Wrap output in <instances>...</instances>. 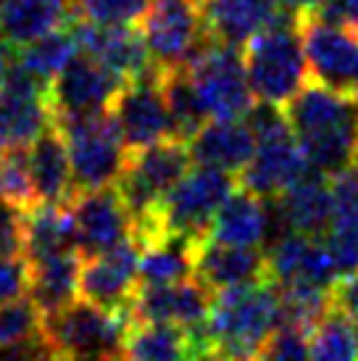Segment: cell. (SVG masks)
<instances>
[{"label":"cell","instance_id":"obj_2","mask_svg":"<svg viewBox=\"0 0 358 361\" xmlns=\"http://www.w3.org/2000/svg\"><path fill=\"white\" fill-rule=\"evenodd\" d=\"M282 324L279 285L274 280L214 293L206 332L211 351L224 361H259L271 332Z\"/></svg>","mask_w":358,"mask_h":361},{"label":"cell","instance_id":"obj_3","mask_svg":"<svg viewBox=\"0 0 358 361\" xmlns=\"http://www.w3.org/2000/svg\"><path fill=\"white\" fill-rule=\"evenodd\" d=\"M242 59L256 98L288 106L311 80L298 13L277 6L274 19L242 48Z\"/></svg>","mask_w":358,"mask_h":361},{"label":"cell","instance_id":"obj_11","mask_svg":"<svg viewBox=\"0 0 358 361\" xmlns=\"http://www.w3.org/2000/svg\"><path fill=\"white\" fill-rule=\"evenodd\" d=\"M111 114L119 124L121 140L130 156L171 137V119L159 66L127 82L111 106Z\"/></svg>","mask_w":358,"mask_h":361},{"label":"cell","instance_id":"obj_5","mask_svg":"<svg viewBox=\"0 0 358 361\" xmlns=\"http://www.w3.org/2000/svg\"><path fill=\"white\" fill-rule=\"evenodd\" d=\"M132 327L130 309H103L77 298L42 317V335L53 353L74 359L124 361V341Z\"/></svg>","mask_w":358,"mask_h":361},{"label":"cell","instance_id":"obj_45","mask_svg":"<svg viewBox=\"0 0 358 361\" xmlns=\"http://www.w3.org/2000/svg\"><path fill=\"white\" fill-rule=\"evenodd\" d=\"M279 8L292 11V13H309L321 3V0H274Z\"/></svg>","mask_w":358,"mask_h":361},{"label":"cell","instance_id":"obj_9","mask_svg":"<svg viewBox=\"0 0 358 361\" xmlns=\"http://www.w3.org/2000/svg\"><path fill=\"white\" fill-rule=\"evenodd\" d=\"M140 24L150 59L161 71L185 66L209 37L200 0H150Z\"/></svg>","mask_w":358,"mask_h":361},{"label":"cell","instance_id":"obj_4","mask_svg":"<svg viewBox=\"0 0 358 361\" xmlns=\"http://www.w3.org/2000/svg\"><path fill=\"white\" fill-rule=\"evenodd\" d=\"M237 185V174L214 169L206 164H198L195 169H190L171 188V192L156 211L148 245L163 240V238H182L192 245L206 240L211 235V224L216 219V211L235 192Z\"/></svg>","mask_w":358,"mask_h":361},{"label":"cell","instance_id":"obj_15","mask_svg":"<svg viewBox=\"0 0 358 361\" xmlns=\"http://www.w3.org/2000/svg\"><path fill=\"white\" fill-rule=\"evenodd\" d=\"M211 303H214V293L192 274L166 285L140 282L127 309L132 314V322H163V324H179L192 330L209 319Z\"/></svg>","mask_w":358,"mask_h":361},{"label":"cell","instance_id":"obj_34","mask_svg":"<svg viewBox=\"0 0 358 361\" xmlns=\"http://www.w3.org/2000/svg\"><path fill=\"white\" fill-rule=\"evenodd\" d=\"M311 361H358V338L353 322L340 309H332L309 332Z\"/></svg>","mask_w":358,"mask_h":361},{"label":"cell","instance_id":"obj_33","mask_svg":"<svg viewBox=\"0 0 358 361\" xmlns=\"http://www.w3.org/2000/svg\"><path fill=\"white\" fill-rule=\"evenodd\" d=\"M192 243L182 238H163L140 251V282L166 285L192 277Z\"/></svg>","mask_w":358,"mask_h":361},{"label":"cell","instance_id":"obj_1","mask_svg":"<svg viewBox=\"0 0 358 361\" xmlns=\"http://www.w3.org/2000/svg\"><path fill=\"white\" fill-rule=\"evenodd\" d=\"M311 166L335 177L358 151V98L309 82L285 106Z\"/></svg>","mask_w":358,"mask_h":361},{"label":"cell","instance_id":"obj_7","mask_svg":"<svg viewBox=\"0 0 358 361\" xmlns=\"http://www.w3.org/2000/svg\"><path fill=\"white\" fill-rule=\"evenodd\" d=\"M69 145L74 195L116 185L124 174L130 153L124 148L119 124L111 111L90 114L80 119L53 121Z\"/></svg>","mask_w":358,"mask_h":361},{"label":"cell","instance_id":"obj_24","mask_svg":"<svg viewBox=\"0 0 358 361\" xmlns=\"http://www.w3.org/2000/svg\"><path fill=\"white\" fill-rule=\"evenodd\" d=\"M30 171L37 203H71L74 177H71L69 145L63 132L50 124L30 148Z\"/></svg>","mask_w":358,"mask_h":361},{"label":"cell","instance_id":"obj_40","mask_svg":"<svg viewBox=\"0 0 358 361\" xmlns=\"http://www.w3.org/2000/svg\"><path fill=\"white\" fill-rule=\"evenodd\" d=\"M30 290V264L27 259H0V306Z\"/></svg>","mask_w":358,"mask_h":361},{"label":"cell","instance_id":"obj_10","mask_svg":"<svg viewBox=\"0 0 358 361\" xmlns=\"http://www.w3.org/2000/svg\"><path fill=\"white\" fill-rule=\"evenodd\" d=\"M124 85L127 80L103 61L92 59L85 51L77 53L48 90L53 121L80 119L90 114L111 111Z\"/></svg>","mask_w":358,"mask_h":361},{"label":"cell","instance_id":"obj_20","mask_svg":"<svg viewBox=\"0 0 358 361\" xmlns=\"http://www.w3.org/2000/svg\"><path fill=\"white\" fill-rule=\"evenodd\" d=\"M271 201L290 232L324 238L332 221V177L309 164L298 180Z\"/></svg>","mask_w":358,"mask_h":361},{"label":"cell","instance_id":"obj_22","mask_svg":"<svg viewBox=\"0 0 358 361\" xmlns=\"http://www.w3.org/2000/svg\"><path fill=\"white\" fill-rule=\"evenodd\" d=\"M187 145L198 164L229 174H242L259 142L245 119H214L206 121Z\"/></svg>","mask_w":358,"mask_h":361},{"label":"cell","instance_id":"obj_46","mask_svg":"<svg viewBox=\"0 0 358 361\" xmlns=\"http://www.w3.org/2000/svg\"><path fill=\"white\" fill-rule=\"evenodd\" d=\"M192 361H224V359H221L216 351H211V348H209V351H200Z\"/></svg>","mask_w":358,"mask_h":361},{"label":"cell","instance_id":"obj_31","mask_svg":"<svg viewBox=\"0 0 358 361\" xmlns=\"http://www.w3.org/2000/svg\"><path fill=\"white\" fill-rule=\"evenodd\" d=\"M77 51H80V42L74 37L71 24H66L45 37H37V40L16 48V66L27 71L35 82H40L45 90H50V85L69 66V61L77 56Z\"/></svg>","mask_w":358,"mask_h":361},{"label":"cell","instance_id":"obj_28","mask_svg":"<svg viewBox=\"0 0 358 361\" xmlns=\"http://www.w3.org/2000/svg\"><path fill=\"white\" fill-rule=\"evenodd\" d=\"M203 351L192 330L163 322H132L124 361H192Z\"/></svg>","mask_w":358,"mask_h":361},{"label":"cell","instance_id":"obj_26","mask_svg":"<svg viewBox=\"0 0 358 361\" xmlns=\"http://www.w3.org/2000/svg\"><path fill=\"white\" fill-rule=\"evenodd\" d=\"M268 232V206L248 188L237 185L235 192L221 203L216 219L211 224V240L227 245H266Z\"/></svg>","mask_w":358,"mask_h":361},{"label":"cell","instance_id":"obj_17","mask_svg":"<svg viewBox=\"0 0 358 361\" xmlns=\"http://www.w3.org/2000/svg\"><path fill=\"white\" fill-rule=\"evenodd\" d=\"M192 274L211 293L274 280L268 269L266 248L261 245H227L206 238L192 248Z\"/></svg>","mask_w":358,"mask_h":361},{"label":"cell","instance_id":"obj_14","mask_svg":"<svg viewBox=\"0 0 358 361\" xmlns=\"http://www.w3.org/2000/svg\"><path fill=\"white\" fill-rule=\"evenodd\" d=\"M53 124L48 90L16 66L0 85V148H24Z\"/></svg>","mask_w":358,"mask_h":361},{"label":"cell","instance_id":"obj_13","mask_svg":"<svg viewBox=\"0 0 358 361\" xmlns=\"http://www.w3.org/2000/svg\"><path fill=\"white\" fill-rule=\"evenodd\" d=\"M69 206L74 214L77 251L82 259L106 253L132 238L135 221L116 185L77 192Z\"/></svg>","mask_w":358,"mask_h":361},{"label":"cell","instance_id":"obj_27","mask_svg":"<svg viewBox=\"0 0 358 361\" xmlns=\"http://www.w3.org/2000/svg\"><path fill=\"white\" fill-rule=\"evenodd\" d=\"M74 19V0H3L0 32L13 48L45 37Z\"/></svg>","mask_w":358,"mask_h":361},{"label":"cell","instance_id":"obj_37","mask_svg":"<svg viewBox=\"0 0 358 361\" xmlns=\"http://www.w3.org/2000/svg\"><path fill=\"white\" fill-rule=\"evenodd\" d=\"M42 314L40 306L32 301L30 293L11 298L0 306V348L16 345L40 335L42 332Z\"/></svg>","mask_w":358,"mask_h":361},{"label":"cell","instance_id":"obj_18","mask_svg":"<svg viewBox=\"0 0 358 361\" xmlns=\"http://www.w3.org/2000/svg\"><path fill=\"white\" fill-rule=\"evenodd\" d=\"M69 24L80 42V51L103 61L127 82L156 66L145 37L135 24H95L85 19H71Z\"/></svg>","mask_w":358,"mask_h":361},{"label":"cell","instance_id":"obj_42","mask_svg":"<svg viewBox=\"0 0 358 361\" xmlns=\"http://www.w3.org/2000/svg\"><path fill=\"white\" fill-rule=\"evenodd\" d=\"M50 356H56V353H53V348L48 345L42 332L35 335V338H30V341L0 348V361H48Z\"/></svg>","mask_w":358,"mask_h":361},{"label":"cell","instance_id":"obj_41","mask_svg":"<svg viewBox=\"0 0 358 361\" xmlns=\"http://www.w3.org/2000/svg\"><path fill=\"white\" fill-rule=\"evenodd\" d=\"M311 13L358 35V0H321Z\"/></svg>","mask_w":358,"mask_h":361},{"label":"cell","instance_id":"obj_6","mask_svg":"<svg viewBox=\"0 0 358 361\" xmlns=\"http://www.w3.org/2000/svg\"><path fill=\"white\" fill-rule=\"evenodd\" d=\"M190 161H192L190 145L177 137L159 140L156 145L130 156L116 188L132 214V221H135L132 238L140 248L150 240L153 216L171 188L187 174Z\"/></svg>","mask_w":358,"mask_h":361},{"label":"cell","instance_id":"obj_47","mask_svg":"<svg viewBox=\"0 0 358 361\" xmlns=\"http://www.w3.org/2000/svg\"><path fill=\"white\" fill-rule=\"evenodd\" d=\"M345 169H348L350 174H353V177H356V180H358V151L353 153V159H350V164H348V166H345Z\"/></svg>","mask_w":358,"mask_h":361},{"label":"cell","instance_id":"obj_19","mask_svg":"<svg viewBox=\"0 0 358 361\" xmlns=\"http://www.w3.org/2000/svg\"><path fill=\"white\" fill-rule=\"evenodd\" d=\"M266 256L271 277L277 285L332 288L340 277L324 238L285 232L271 245H266Z\"/></svg>","mask_w":358,"mask_h":361},{"label":"cell","instance_id":"obj_21","mask_svg":"<svg viewBox=\"0 0 358 361\" xmlns=\"http://www.w3.org/2000/svg\"><path fill=\"white\" fill-rule=\"evenodd\" d=\"M306 166L309 161L300 151L295 132H288V135L259 140L253 159L237 180L242 188H248L261 198H277L288 185L298 180Z\"/></svg>","mask_w":358,"mask_h":361},{"label":"cell","instance_id":"obj_43","mask_svg":"<svg viewBox=\"0 0 358 361\" xmlns=\"http://www.w3.org/2000/svg\"><path fill=\"white\" fill-rule=\"evenodd\" d=\"M332 303L340 309L348 319L358 317V269L350 274H342L335 285H332Z\"/></svg>","mask_w":358,"mask_h":361},{"label":"cell","instance_id":"obj_12","mask_svg":"<svg viewBox=\"0 0 358 361\" xmlns=\"http://www.w3.org/2000/svg\"><path fill=\"white\" fill-rule=\"evenodd\" d=\"M311 82L358 98V35L316 13H298Z\"/></svg>","mask_w":358,"mask_h":361},{"label":"cell","instance_id":"obj_8","mask_svg":"<svg viewBox=\"0 0 358 361\" xmlns=\"http://www.w3.org/2000/svg\"><path fill=\"white\" fill-rule=\"evenodd\" d=\"M195 82L209 119H245L256 103L242 48L206 37L195 56L185 63Z\"/></svg>","mask_w":358,"mask_h":361},{"label":"cell","instance_id":"obj_30","mask_svg":"<svg viewBox=\"0 0 358 361\" xmlns=\"http://www.w3.org/2000/svg\"><path fill=\"white\" fill-rule=\"evenodd\" d=\"M27 264H30V290L27 293L40 306L42 314L58 311L80 298V251L27 261Z\"/></svg>","mask_w":358,"mask_h":361},{"label":"cell","instance_id":"obj_48","mask_svg":"<svg viewBox=\"0 0 358 361\" xmlns=\"http://www.w3.org/2000/svg\"><path fill=\"white\" fill-rule=\"evenodd\" d=\"M48 361H100V359H74V356H58V353H56V356H50Z\"/></svg>","mask_w":358,"mask_h":361},{"label":"cell","instance_id":"obj_39","mask_svg":"<svg viewBox=\"0 0 358 361\" xmlns=\"http://www.w3.org/2000/svg\"><path fill=\"white\" fill-rule=\"evenodd\" d=\"M259 361H311L309 332L292 324H279L264 345Z\"/></svg>","mask_w":358,"mask_h":361},{"label":"cell","instance_id":"obj_36","mask_svg":"<svg viewBox=\"0 0 358 361\" xmlns=\"http://www.w3.org/2000/svg\"><path fill=\"white\" fill-rule=\"evenodd\" d=\"M0 198L24 211L37 206L30 171V153L24 148H0Z\"/></svg>","mask_w":358,"mask_h":361},{"label":"cell","instance_id":"obj_32","mask_svg":"<svg viewBox=\"0 0 358 361\" xmlns=\"http://www.w3.org/2000/svg\"><path fill=\"white\" fill-rule=\"evenodd\" d=\"M161 85L166 95V109L171 119V137L182 142H190L209 119V114L200 103V95L195 90V82L190 77L187 66L161 71Z\"/></svg>","mask_w":358,"mask_h":361},{"label":"cell","instance_id":"obj_25","mask_svg":"<svg viewBox=\"0 0 358 361\" xmlns=\"http://www.w3.org/2000/svg\"><path fill=\"white\" fill-rule=\"evenodd\" d=\"M324 240L340 277L358 269V180L348 169L332 177V221Z\"/></svg>","mask_w":358,"mask_h":361},{"label":"cell","instance_id":"obj_29","mask_svg":"<svg viewBox=\"0 0 358 361\" xmlns=\"http://www.w3.org/2000/svg\"><path fill=\"white\" fill-rule=\"evenodd\" d=\"M77 251V227L69 203H37L27 211L24 259L40 261Z\"/></svg>","mask_w":358,"mask_h":361},{"label":"cell","instance_id":"obj_35","mask_svg":"<svg viewBox=\"0 0 358 361\" xmlns=\"http://www.w3.org/2000/svg\"><path fill=\"white\" fill-rule=\"evenodd\" d=\"M282 301V324H292L311 332L319 322L335 309L332 288H314V285H279Z\"/></svg>","mask_w":358,"mask_h":361},{"label":"cell","instance_id":"obj_49","mask_svg":"<svg viewBox=\"0 0 358 361\" xmlns=\"http://www.w3.org/2000/svg\"><path fill=\"white\" fill-rule=\"evenodd\" d=\"M0 6H3V0H0Z\"/></svg>","mask_w":358,"mask_h":361},{"label":"cell","instance_id":"obj_44","mask_svg":"<svg viewBox=\"0 0 358 361\" xmlns=\"http://www.w3.org/2000/svg\"><path fill=\"white\" fill-rule=\"evenodd\" d=\"M13 61H16V51H13V45L6 40V35L0 32V85H3L6 77H8Z\"/></svg>","mask_w":358,"mask_h":361},{"label":"cell","instance_id":"obj_38","mask_svg":"<svg viewBox=\"0 0 358 361\" xmlns=\"http://www.w3.org/2000/svg\"><path fill=\"white\" fill-rule=\"evenodd\" d=\"M150 0H74V19L95 24H137Z\"/></svg>","mask_w":358,"mask_h":361},{"label":"cell","instance_id":"obj_23","mask_svg":"<svg viewBox=\"0 0 358 361\" xmlns=\"http://www.w3.org/2000/svg\"><path fill=\"white\" fill-rule=\"evenodd\" d=\"M211 40L245 48L277 13L274 0H200Z\"/></svg>","mask_w":358,"mask_h":361},{"label":"cell","instance_id":"obj_16","mask_svg":"<svg viewBox=\"0 0 358 361\" xmlns=\"http://www.w3.org/2000/svg\"><path fill=\"white\" fill-rule=\"evenodd\" d=\"M140 288V245L135 238L106 253L82 259L80 298L103 306L124 309Z\"/></svg>","mask_w":358,"mask_h":361}]
</instances>
